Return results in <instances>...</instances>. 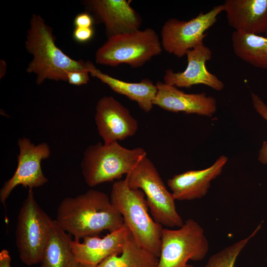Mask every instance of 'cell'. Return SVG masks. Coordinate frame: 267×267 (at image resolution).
Wrapping results in <instances>:
<instances>
[{"label":"cell","instance_id":"cell-24","mask_svg":"<svg viewBox=\"0 0 267 267\" xmlns=\"http://www.w3.org/2000/svg\"><path fill=\"white\" fill-rule=\"evenodd\" d=\"M66 73L67 82L71 85L82 86L89 81V73L88 71H68Z\"/></svg>","mask_w":267,"mask_h":267},{"label":"cell","instance_id":"cell-26","mask_svg":"<svg viewBox=\"0 0 267 267\" xmlns=\"http://www.w3.org/2000/svg\"><path fill=\"white\" fill-rule=\"evenodd\" d=\"M93 22L94 19L92 15L87 12L78 14L74 20V25L75 28L92 27Z\"/></svg>","mask_w":267,"mask_h":267},{"label":"cell","instance_id":"cell-21","mask_svg":"<svg viewBox=\"0 0 267 267\" xmlns=\"http://www.w3.org/2000/svg\"><path fill=\"white\" fill-rule=\"evenodd\" d=\"M121 254L108 257L96 267H157L159 262V258L138 244L131 232Z\"/></svg>","mask_w":267,"mask_h":267},{"label":"cell","instance_id":"cell-22","mask_svg":"<svg viewBox=\"0 0 267 267\" xmlns=\"http://www.w3.org/2000/svg\"><path fill=\"white\" fill-rule=\"evenodd\" d=\"M261 225L247 237L213 255L205 267H234L239 255L249 241L257 234L261 228Z\"/></svg>","mask_w":267,"mask_h":267},{"label":"cell","instance_id":"cell-19","mask_svg":"<svg viewBox=\"0 0 267 267\" xmlns=\"http://www.w3.org/2000/svg\"><path fill=\"white\" fill-rule=\"evenodd\" d=\"M53 221L39 267H76L72 238Z\"/></svg>","mask_w":267,"mask_h":267},{"label":"cell","instance_id":"cell-6","mask_svg":"<svg viewBox=\"0 0 267 267\" xmlns=\"http://www.w3.org/2000/svg\"><path fill=\"white\" fill-rule=\"evenodd\" d=\"M125 180L130 188L139 189L144 192L151 215L156 222L169 227H180L183 225L184 222L176 208V200L147 155L126 175Z\"/></svg>","mask_w":267,"mask_h":267},{"label":"cell","instance_id":"cell-5","mask_svg":"<svg viewBox=\"0 0 267 267\" xmlns=\"http://www.w3.org/2000/svg\"><path fill=\"white\" fill-rule=\"evenodd\" d=\"M162 50L158 34L153 29L147 28L107 38L97 49L95 62L113 67L124 63L137 68L160 54Z\"/></svg>","mask_w":267,"mask_h":267},{"label":"cell","instance_id":"cell-7","mask_svg":"<svg viewBox=\"0 0 267 267\" xmlns=\"http://www.w3.org/2000/svg\"><path fill=\"white\" fill-rule=\"evenodd\" d=\"M53 222L35 199L32 189L19 210L15 232L21 261L27 266L40 264Z\"/></svg>","mask_w":267,"mask_h":267},{"label":"cell","instance_id":"cell-9","mask_svg":"<svg viewBox=\"0 0 267 267\" xmlns=\"http://www.w3.org/2000/svg\"><path fill=\"white\" fill-rule=\"evenodd\" d=\"M222 11L223 6L221 4L206 13L201 12L188 21L169 19L161 31L162 49L178 58L186 55L188 50L203 42L205 32L215 24L218 16Z\"/></svg>","mask_w":267,"mask_h":267},{"label":"cell","instance_id":"cell-8","mask_svg":"<svg viewBox=\"0 0 267 267\" xmlns=\"http://www.w3.org/2000/svg\"><path fill=\"white\" fill-rule=\"evenodd\" d=\"M209 250V243L202 226L189 219L177 229L163 228L157 267H193L189 260H202Z\"/></svg>","mask_w":267,"mask_h":267},{"label":"cell","instance_id":"cell-2","mask_svg":"<svg viewBox=\"0 0 267 267\" xmlns=\"http://www.w3.org/2000/svg\"><path fill=\"white\" fill-rule=\"evenodd\" d=\"M25 46L33 56L26 71L36 75L38 85L46 80L67 82L68 71H89L91 62L73 59L58 48L53 29L38 14L31 16Z\"/></svg>","mask_w":267,"mask_h":267},{"label":"cell","instance_id":"cell-28","mask_svg":"<svg viewBox=\"0 0 267 267\" xmlns=\"http://www.w3.org/2000/svg\"><path fill=\"white\" fill-rule=\"evenodd\" d=\"M76 267H84L81 266H80V265H78V266H77Z\"/></svg>","mask_w":267,"mask_h":267},{"label":"cell","instance_id":"cell-16","mask_svg":"<svg viewBox=\"0 0 267 267\" xmlns=\"http://www.w3.org/2000/svg\"><path fill=\"white\" fill-rule=\"evenodd\" d=\"M222 5L234 31L267 36V0H226Z\"/></svg>","mask_w":267,"mask_h":267},{"label":"cell","instance_id":"cell-18","mask_svg":"<svg viewBox=\"0 0 267 267\" xmlns=\"http://www.w3.org/2000/svg\"><path fill=\"white\" fill-rule=\"evenodd\" d=\"M89 72L92 77L106 84L114 92L135 101L144 112L149 113L152 110L157 89L150 79L145 78L138 83L127 82L102 72L92 63Z\"/></svg>","mask_w":267,"mask_h":267},{"label":"cell","instance_id":"cell-10","mask_svg":"<svg viewBox=\"0 0 267 267\" xmlns=\"http://www.w3.org/2000/svg\"><path fill=\"white\" fill-rule=\"evenodd\" d=\"M17 145L19 154L16 169L0 190V200L3 206L17 186L21 185L33 189L44 185L48 181L43 172L41 162L50 155L49 145L44 142L35 144L28 138L22 137L18 139Z\"/></svg>","mask_w":267,"mask_h":267},{"label":"cell","instance_id":"cell-20","mask_svg":"<svg viewBox=\"0 0 267 267\" xmlns=\"http://www.w3.org/2000/svg\"><path fill=\"white\" fill-rule=\"evenodd\" d=\"M231 43L238 58L255 67L267 69V36L234 31Z\"/></svg>","mask_w":267,"mask_h":267},{"label":"cell","instance_id":"cell-12","mask_svg":"<svg viewBox=\"0 0 267 267\" xmlns=\"http://www.w3.org/2000/svg\"><path fill=\"white\" fill-rule=\"evenodd\" d=\"M126 0H88L84 5L87 12L104 25L107 38L139 29L142 20Z\"/></svg>","mask_w":267,"mask_h":267},{"label":"cell","instance_id":"cell-15","mask_svg":"<svg viewBox=\"0 0 267 267\" xmlns=\"http://www.w3.org/2000/svg\"><path fill=\"white\" fill-rule=\"evenodd\" d=\"M157 93L153 105L171 112L212 116L216 112V99L206 93H187L161 81L156 83Z\"/></svg>","mask_w":267,"mask_h":267},{"label":"cell","instance_id":"cell-25","mask_svg":"<svg viewBox=\"0 0 267 267\" xmlns=\"http://www.w3.org/2000/svg\"><path fill=\"white\" fill-rule=\"evenodd\" d=\"M94 35V30L92 27H76L73 32V38L77 42L86 43L91 39Z\"/></svg>","mask_w":267,"mask_h":267},{"label":"cell","instance_id":"cell-3","mask_svg":"<svg viewBox=\"0 0 267 267\" xmlns=\"http://www.w3.org/2000/svg\"><path fill=\"white\" fill-rule=\"evenodd\" d=\"M145 197L141 190L130 188L125 179L114 182L110 199L138 244L159 258L163 228L149 216Z\"/></svg>","mask_w":267,"mask_h":267},{"label":"cell","instance_id":"cell-11","mask_svg":"<svg viewBox=\"0 0 267 267\" xmlns=\"http://www.w3.org/2000/svg\"><path fill=\"white\" fill-rule=\"evenodd\" d=\"M94 120L104 142H118L136 133L137 121L129 109L112 96L100 98L95 107Z\"/></svg>","mask_w":267,"mask_h":267},{"label":"cell","instance_id":"cell-14","mask_svg":"<svg viewBox=\"0 0 267 267\" xmlns=\"http://www.w3.org/2000/svg\"><path fill=\"white\" fill-rule=\"evenodd\" d=\"M130 232L124 224L102 238L97 235L87 236L82 242L79 239L72 240L71 248L77 262L84 267H96L108 257L121 254Z\"/></svg>","mask_w":267,"mask_h":267},{"label":"cell","instance_id":"cell-1","mask_svg":"<svg viewBox=\"0 0 267 267\" xmlns=\"http://www.w3.org/2000/svg\"><path fill=\"white\" fill-rule=\"evenodd\" d=\"M55 220L65 231L79 240L105 230H117L124 224L122 216L107 194L92 189L63 199Z\"/></svg>","mask_w":267,"mask_h":267},{"label":"cell","instance_id":"cell-13","mask_svg":"<svg viewBox=\"0 0 267 267\" xmlns=\"http://www.w3.org/2000/svg\"><path fill=\"white\" fill-rule=\"evenodd\" d=\"M186 56L187 65L185 69L179 72L167 69L163 77L164 83L177 88H190L202 84L217 91L223 89V83L206 68V62L212 58V51L203 42L188 50Z\"/></svg>","mask_w":267,"mask_h":267},{"label":"cell","instance_id":"cell-23","mask_svg":"<svg viewBox=\"0 0 267 267\" xmlns=\"http://www.w3.org/2000/svg\"><path fill=\"white\" fill-rule=\"evenodd\" d=\"M251 99L253 107L258 113L267 121V105L257 94L252 92ZM258 159L264 164H267V142H263L259 151Z\"/></svg>","mask_w":267,"mask_h":267},{"label":"cell","instance_id":"cell-17","mask_svg":"<svg viewBox=\"0 0 267 267\" xmlns=\"http://www.w3.org/2000/svg\"><path fill=\"white\" fill-rule=\"evenodd\" d=\"M228 158L220 156L211 166L203 170H191L174 176L167 184L176 200H192L205 196L211 181L219 176Z\"/></svg>","mask_w":267,"mask_h":267},{"label":"cell","instance_id":"cell-27","mask_svg":"<svg viewBox=\"0 0 267 267\" xmlns=\"http://www.w3.org/2000/svg\"><path fill=\"white\" fill-rule=\"evenodd\" d=\"M11 257L8 251L3 249L0 252V267H11Z\"/></svg>","mask_w":267,"mask_h":267},{"label":"cell","instance_id":"cell-4","mask_svg":"<svg viewBox=\"0 0 267 267\" xmlns=\"http://www.w3.org/2000/svg\"><path fill=\"white\" fill-rule=\"evenodd\" d=\"M147 155L141 147L132 149L118 142H98L85 150L81 163L85 182L90 187L120 178Z\"/></svg>","mask_w":267,"mask_h":267}]
</instances>
